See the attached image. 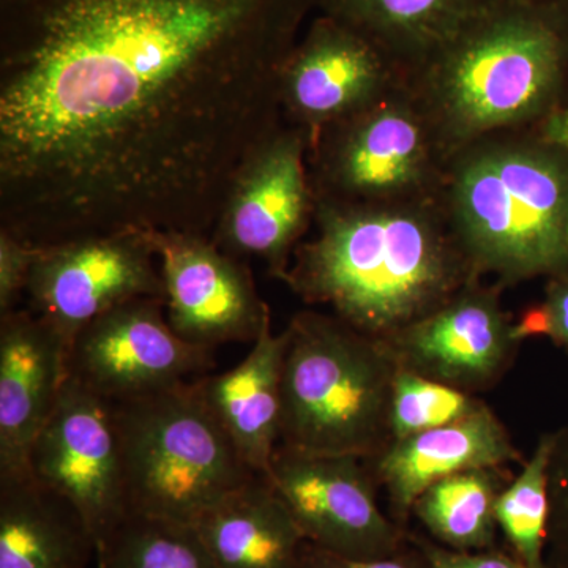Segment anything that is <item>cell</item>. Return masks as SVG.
Instances as JSON below:
<instances>
[{
	"mask_svg": "<svg viewBox=\"0 0 568 568\" xmlns=\"http://www.w3.org/2000/svg\"><path fill=\"white\" fill-rule=\"evenodd\" d=\"M306 544L349 559H379L407 545L409 529L377 503L364 459L316 455L280 444L265 473Z\"/></svg>",
	"mask_w": 568,
	"mask_h": 568,
	"instance_id": "cell-8",
	"label": "cell"
},
{
	"mask_svg": "<svg viewBox=\"0 0 568 568\" xmlns=\"http://www.w3.org/2000/svg\"><path fill=\"white\" fill-rule=\"evenodd\" d=\"M497 283L474 282L432 315L386 339L402 368L466 394L491 390L523 343Z\"/></svg>",
	"mask_w": 568,
	"mask_h": 568,
	"instance_id": "cell-13",
	"label": "cell"
},
{
	"mask_svg": "<svg viewBox=\"0 0 568 568\" xmlns=\"http://www.w3.org/2000/svg\"><path fill=\"white\" fill-rule=\"evenodd\" d=\"M163 298L159 256L140 234L84 239L37 248L26 308L73 342L85 325L133 298Z\"/></svg>",
	"mask_w": 568,
	"mask_h": 568,
	"instance_id": "cell-12",
	"label": "cell"
},
{
	"mask_svg": "<svg viewBox=\"0 0 568 568\" xmlns=\"http://www.w3.org/2000/svg\"><path fill=\"white\" fill-rule=\"evenodd\" d=\"M159 256L164 310L171 328L190 345L215 351L227 343L253 345L272 317L245 261L212 239L149 235Z\"/></svg>",
	"mask_w": 568,
	"mask_h": 568,
	"instance_id": "cell-14",
	"label": "cell"
},
{
	"mask_svg": "<svg viewBox=\"0 0 568 568\" xmlns=\"http://www.w3.org/2000/svg\"><path fill=\"white\" fill-rule=\"evenodd\" d=\"M317 0H0V230L213 239Z\"/></svg>",
	"mask_w": 568,
	"mask_h": 568,
	"instance_id": "cell-1",
	"label": "cell"
},
{
	"mask_svg": "<svg viewBox=\"0 0 568 568\" xmlns=\"http://www.w3.org/2000/svg\"><path fill=\"white\" fill-rule=\"evenodd\" d=\"M409 538L424 552L432 568H526L521 560L515 558L514 552H506L499 548L458 551L410 529Z\"/></svg>",
	"mask_w": 568,
	"mask_h": 568,
	"instance_id": "cell-28",
	"label": "cell"
},
{
	"mask_svg": "<svg viewBox=\"0 0 568 568\" xmlns=\"http://www.w3.org/2000/svg\"><path fill=\"white\" fill-rule=\"evenodd\" d=\"M552 450V432L537 440L532 455L521 465L518 476L503 489L495 514L499 529L515 558L526 568H548L547 529L549 515L548 469Z\"/></svg>",
	"mask_w": 568,
	"mask_h": 568,
	"instance_id": "cell-24",
	"label": "cell"
},
{
	"mask_svg": "<svg viewBox=\"0 0 568 568\" xmlns=\"http://www.w3.org/2000/svg\"><path fill=\"white\" fill-rule=\"evenodd\" d=\"M91 526L65 496L33 477L0 480V568H89Z\"/></svg>",
	"mask_w": 568,
	"mask_h": 568,
	"instance_id": "cell-19",
	"label": "cell"
},
{
	"mask_svg": "<svg viewBox=\"0 0 568 568\" xmlns=\"http://www.w3.org/2000/svg\"><path fill=\"white\" fill-rule=\"evenodd\" d=\"M315 234L295 248L282 282L372 338L386 339L480 282L439 201L316 204Z\"/></svg>",
	"mask_w": 568,
	"mask_h": 568,
	"instance_id": "cell-2",
	"label": "cell"
},
{
	"mask_svg": "<svg viewBox=\"0 0 568 568\" xmlns=\"http://www.w3.org/2000/svg\"><path fill=\"white\" fill-rule=\"evenodd\" d=\"M215 365L213 351L190 345L168 323L163 298H133L103 313L74 336L70 379L106 402L192 383Z\"/></svg>",
	"mask_w": 568,
	"mask_h": 568,
	"instance_id": "cell-9",
	"label": "cell"
},
{
	"mask_svg": "<svg viewBox=\"0 0 568 568\" xmlns=\"http://www.w3.org/2000/svg\"><path fill=\"white\" fill-rule=\"evenodd\" d=\"M302 568H432L420 548L407 534V545L395 555L379 559H349L324 551L315 545L302 548Z\"/></svg>",
	"mask_w": 568,
	"mask_h": 568,
	"instance_id": "cell-29",
	"label": "cell"
},
{
	"mask_svg": "<svg viewBox=\"0 0 568 568\" xmlns=\"http://www.w3.org/2000/svg\"><path fill=\"white\" fill-rule=\"evenodd\" d=\"M37 248L0 230V315L20 306Z\"/></svg>",
	"mask_w": 568,
	"mask_h": 568,
	"instance_id": "cell-27",
	"label": "cell"
},
{
	"mask_svg": "<svg viewBox=\"0 0 568 568\" xmlns=\"http://www.w3.org/2000/svg\"><path fill=\"white\" fill-rule=\"evenodd\" d=\"M97 568H219L196 526L129 514L97 551Z\"/></svg>",
	"mask_w": 568,
	"mask_h": 568,
	"instance_id": "cell-23",
	"label": "cell"
},
{
	"mask_svg": "<svg viewBox=\"0 0 568 568\" xmlns=\"http://www.w3.org/2000/svg\"><path fill=\"white\" fill-rule=\"evenodd\" d=\"M447 156L406 82L310 141L315 204L377 205L437 200Z\"/></svg>",
	"mask_w": 568,
	"mask_h": 568,
	"instance_id": "cell-7",
	"label": "cell"
},
{
	"mask_svg": "<svg viewBox=\"0 0 568 568\" xmlns=\"http://www.w3.org/2000/svg\"><path fill=\"white\" fill-rule=\"evenodd\" d=\"M29 470L77 506L95 536L97 551L129 515L114 409L70 377L33 444Z\"/></svg>",
	"mask_w": 568,
	"mask_h": 568,
	"instance_id": "cell-10",
	"label": "cell"
},
{
	"mask_svg": "<svg viewBox=\"0 0 568 568\" xmlns=\"http://www.w3.org/2000/svg\"><path fill=\"white\" fill-rule=\"evenodd\" d=\"M538 132L568 151V102L555 114L549 115L547 121L538 126Z\"/></svg>",
	"mask_w": 568,
	"mask_h": 568,
	"instance_id": "cell-32",
	"label": "cell"
},
{
	"mask_svg": "<svg viewBox=\"0 0 568 568\" xmlns=\"http://www.w3.org/2000/svg\"><path fill=\"white\" fill-rule=\"evenodd\" d=\"M544 302L551 323L548 338L568 354V275L548 280Z\"/></svg>",
	"mask_w": 568,
	"mask_h": 568,
	"instance_id": "cell-30",
	"label": "cell"
},
{
	"mask_svg": "<svg viewBox=\"0 0 568 568\" xmlns=\"http://www.w3.org/2000/svg\"><path fill=\"white\" fill-rule=\"evenodd\" d=\"M69 345L18 306L0 315V480L31 477L29 458L69 379Z\"/></svg>",
	"mask_w": 568,
	"mask_h": 568,
	"instance_id": "cell-16",
	"label": "cell"
},
{
	"mask_svg": "<svg viewBox=\"0 0 568 568\" xmlns=\"http://www.w3.org/2000/svg\"><path fill=\"white\" fill-rule=\"evenodd\" d=\"M440 209L476 274L500 287L568 275V151L538 129L487 134L447 160Z\"/></svg>",
	"mask_w": 568,
	"mask_h": 568,
	"instance_id": "cell-4",
	"label": "cell"
},
{
	"mask_svg": "<svg viewBox=\"0 0 568 568\" xmlns=\"http://www.w3.org/2000/svg\"><path fill=\"white\" fill-rule=\"evenodd\" d=\"M493 0H317L409 77Z\"/></svg>",
	"mask_w": 568,
	"mask_h": 568,
	"instance_id": "cell-21",
	"label": "cell"
},
{
	"mask_svg": "<svg viewBox=\"0 0 568 568\" xmlns=\"http://www.w3.org/2000/svg\"><path fill=\"white\" fill-rule=\"evenodd\" d=\"M406 84L447 160L487 134L538 129L568 102V0H493Z\"/></svg>",
	"mask_w": 568,
	"mask_h": 568,
	"instance_id": "cell-3",
	"label": "cell"
},
{
	"mask_svg": "<svg viewBox=\"0 0 568 568\" xmlns=\"http://www.w3.org/2000/svg\"><path fill=\"white\" fill-rule=\"evenodd\" d=\"M287 328L275 334L272 317L241 364L196 383L205 405L222 425L245 465L265 476L280 446L282 379Z\"/></svg>",
	"mask_w": 568,
	"mask_h": 568,
	"instance_id": "cell-18",
	"label": "cell"
},
{
	"mask_svg": "<svg viewBox=\"0 0 568 568\" xmlns=\"http://www.w3.org/2000/svg\"><path fill=\"white\" fill-rule=\"evenodd\" d=\"M111 405L122 444L129 514L196 525L222 497L257 476L194 381Z\"/></svg>",
	"mask_w": 568,
	"mask_h": 568,
	"instance_id": "cell-6",
	"label": "cell"
},
{
	"mask_svg": "<svg viewBox=\"0 0 568 568\" xmlns=\"http://www.w3.org/2000/svg\"><path fill=\"white\" fill-rule=\"evenodd\" d=\"M549 328L551 323H549V312L544 301L528 306L518 320H515V335L521 343L530 336H549Z\"/></svg>",
	"mask_w": 568,
	"mask_h": 568,
	"instance_id": "cell-31",
	"label": "cell"
},
{
	"mask_svg": "<svg viewBox=\"0 0 568 568\" xmlns=\"http://www.w3.org/2000/svg\"><path fill=\"white\" fill-rule=\"evenodd\" d=\"M487 405L478 395L426 379L399 366L390 402V443L473 416Z\"/></svg>",
	"mask_w": 568,
	"mask_h": 568,
	"instance_id": "cell-25",
	"label": "cell"
},
{
	"mask_svg": "<svg viewBox=\"0 0 568 568\" xmlns=\"http://www.w3.org/2000/svg\"><path fill=\"white\" fill-rule=\"evenodd\" d=\"M194 526L219 568H302L305 538L264 476L227 493Z\"/></svg>",
	"mask_w": 568,
	"mask_h": 568,
	"instance_id": "cell-20",
	"label": "cell"
},
{
	"mask_svg": "<svg viewBox=\"0 0 568 568\" xmlns=\"http://www.w3.org/2000/svg\"><path fill=\"white\" fill-rule=\"evenodd\" d=\"M548 568H568V424L552 432L548 469Z\"/></svg>",
	"mask_w": 568,
	"mask_h": 568,
	"instance_id": "cell-26",
	"label": "cell"
},
{
	"mask_svg": "<svg viewBox=\"0 0 568 568\" xmlns=\"http://www.w3.org/2000/svg\"><path fill=\"white\" fill-rule=\"evenodd\" d=\"M406 82L375 43L320 13L308 22L282 74L284 121L310 141L325 126L351 118Z\"/></svg>",
	"mask_w": 568,
	"mask_h": 568,
	"instance_id": "cell-15",
	"label": "cell"
},
{
	"mask_svg": "<svg viewBox=\"0 0 568 568\" xmlns=\"http://www.w3.org/2000/svg\"><path fill=\"white\" fill-rule=\"evenodd\" d=\"M525 462L507 426L489 406L455 424L392 440L364 459L377 487L387 495L392 519L405 529H409L418 496L436 481L466 470Z\"/></svg>",
	"mask_w": 568,
	"mask_h": 568,
	"instance_id": "cell-17",
	"label": "cell"
},
{
	"mask_svg": "<svg viewBox=\"0 0 568 568\" xmlns=\"http://www.w3.org/2000/svg\"><path fill=\"white\" fill-rule=\"evenodd\" d=\"M286 328L280 444L362 459L388 446L399 365L386 343L316 310L295 313Z\"/></svg>",
	"mask_w": 568,
	"mask_h": 568,
	"instance_id": "cell-5",
	"label": "cell"
},
{
	"mask_svg": "<svg viewBox=\"0 0 568 568\" xmlns=\"http://www.w3.org/2000/svg\"><path fill=\"white\" fill-rule=\"evenodd\" d=\"M511 478L507 467H485L443 478L418 496L413 517L444 547L458 551L496 548V500Z\"/></svg>",
	"mask_w": 568,
	"mask_h": 568,
	"instance_id": "cell-22",
	"label": "cell"
},
{
	"mask_svg": "<svg viewBox=\"0 0 568 568\" xmlns=\"http://www.w3.org/2000/svg\"><path fill=\"white\" fill-rule=\"evenodd\" d=\"M308 151L310 134L284 123L235 179L212 239L231 256L263 261L280 282L315 223Z\"/></svg>",
	"mask_w": 568,
	"mask_h": 568,
	"instance_id": "cell-11",
	"label": "cell"
}]
</instances>
